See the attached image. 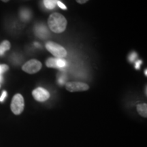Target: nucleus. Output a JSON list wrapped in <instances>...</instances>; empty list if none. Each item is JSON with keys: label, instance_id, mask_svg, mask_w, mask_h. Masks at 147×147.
Returning a JSON list of instances; mask_svg holds the SVG:
<instances>
[{"label": "nucleus", "instance_id": "obj_11", "mask_svg": "<svg viewBox=\"0 0 147 147\" xmlns=\"http://www.w3.org/2000/svg\"><path fill=\"white\" fill-rule=\"evenodd\" d=\"M45 7L49 10L54 9L57 5V0H43Z\"/></svg>", "mask_w": 147, "mask_h": 147}, {"label": "nucleus", "instance_id": "obj_17", "mask_svg": "<svg viewBox=\"0 0 147 147\" xmlns=\"http://www.w3.org/2000/svg\"><path fill=\"white\" fill-rule=\"evenodd\" d=\"M136 56H137L136 54L135 53H132V54L129 56V60L131 61H134V59H135V58L136 57Z\"/></svg>", "mask_w": 147, "mask_h": 147}, {"label": "nucleus", "instance_id": "obj_14", "mask_svg": "<svg viewBox=\"0 0 147 147\" xmlns=\"http://www.w3.org/2000/svg\"><path fill=\"white\" fill-rule=\"evenodd\" d=\"M57 64L58 69H62L65 67V65H67V63H66V61L63 59L57 58Z\"/></svg>", "mask_w": 147, "mask_h": 147}, {"label": "nucleus", "instance_id": "obj_15", "mask_svg": "<svg viewBox=\"0 0 147 147\" xmlns=\"http://www.w3.org/2000/svg\"><path fill=\"white\" fill-rule=\"evenodd\" d=\"M7 97V92L5 91H3L1 93V97H0V102H3L5 100V97Z\"/></svg>", "mask_w": 147, "mask_h": 147}, {"label": "nucleus", "instance_id": "obj_16", "mask_svg": "<svg viewBox=\"0 0 147 147\" xmlns=\"http://www.w3.org/2000/svg\"><path fill=\"white\" fill-rule=\"evenodd\" d=\"M57 5H59V6L61 8L63 9V10H66V9H67V8H66V6H65V5H64L63 3H61V1H58V0H57Z\"/></svg>", "mask_w": 147, "mask_h": 147}, {"label": "nucleus", "instance_id": "obj_1", "mask_svg": "<svg viewBox=\"0 0 147 147\" xmlns=\"http://www.w3.org/2000/svg\"><path fill=\"white\" fill-rule=\"evenodd\" d=\"M67 20L65 16L59 13H53L48 19V25L53 32L61 34L65 30L67 27Z\"/></svg>", "mask_w": 147, "mask_h": 147}, {"label": "nucleus", "instance_id": "obj_8", "mask_svg": "<svg viewBox=\"0 0 147 147\" xmlns=\"http://www.w3.org/2000/svg\"><path fill=\"white\" fill-rule=\"evenodd\" d=\"M10 43L8 40H4L0 44V56H2L4 55L5 51L10 50Z\"/></svg>", "mask_w": 147, "mask_h": 147}, {"label": "nucleus", "instance_id": "obj_7", "mask_svg": "<svg viewBox=\"0 0 147 147\" xmlns=\"http://www.w3.org/2000/svg\"><path fill=\"white\" fill-rule=\"evenodd\" d=\"M137 111L138 114L142 117H147V104L145 103L140 104L137 106Z\"/></svg>", "mask_w": 147, "mask_h": 147}, {"label": "nucleus", "instance_id": "obj_9", "mask_svg": "<svg viewBox=\"0 0 147 147\" xmlns=\"http://www.w3.org/2000/svg\"><path fill=\"white\" fill-rule=\"evenodd\" d=\"M35 33L39 37H45L48 34V30L43 26H37L35 28Z\"/></svg>", "mask_w": 147, "mask_h": 147}, {"label": "nucleus", "instance_id": "obj_18", "mask_svg": "<svg viewBox=\"0 0 147 147\" xmlns=\"http://www.w3.org/2000/svg\"><path fill=\"white\" fill-rule=\"evenodd\" d=\"M76 1L78 3H80V4H83V3H85L87 1H89V0H76Z\"/></svg>", "mask_w": 147, "mask_h": 147}, {"label": "nucleus", "instance_id": "obj_20", "mask_svg": "<svg viewBox=\"0 0 147 147\" xmlns=\"http://www.w3.org/2000/svg\"><path fill=\"white\" fill-rule=\"evenodd\" d=\"M1 1H3V2H7V1H8L9 0H1Z\"/></svg>", "mask_w": 147, "mask_h": 147}, {"label": "nucleus", "instance_id": "obj_5", "mask_svg": "<svg viewBox=\"0 0 147 147\" xmlns=\"http://www.w3.org/2000/svg\"><path fill=\"white\" fill-rule=\"evenodd\" d=\"M65 88L69 92H79L87 91L89 89L87 84L81 82H68L65 84Z\"/></svg>", "mask_w": 147, "mask_h": 147}, {"label": "nucleus", "instance_id": "obj_19", "mask_svg": "<svg viewBox=\"0 0 147 147\" xmlns=\"http://www.w3.org/2000/svg\"><path fill=\"white\" fill-rule=\"evenodd\" d=\"M141 64V61H137L136 63V68L137 69L140 68V65Z\"/></svg>", "mask_w": 147, "mask_h": 147}, {"label": "nucleus", "instance_id": "obj_22", "mask_svg": "<svg viewBox=\"0 0 147 147\" xmlns=\"http://www.w3.org/2000/svg\"><path fill=\"white\" fill-rule=\"evenodd\" d=\"M0 88H1V84H0Z\"/></svg>", "mask_w": 147, "mask_h": 147}, {"label": "nucleus", "instance_id": "obj_4", "mask_svg": "<svg viewBox=\"0 0 147 147\" xmlns=\"http://www.w3.org/2000/svg\"><path fill=\"white\" fill-rule=\"evenodd\" d=\"M42 68L41 62L36 59H31L26 62L22 67V69L25 72L33 74L39 71Z\"/></svg>", "mask_w": 147, "mask_h": 147}, {"label": "nucleus", "instance_id": "obj_13", "mask_svg": "<svg viewBox=\"0 0 147 147\" xmlns=\"http://www.w3.org/2000/svg\"><path fill=\"white\" fill-rule=\"evenodd\" d=\"M9 69V67L5 64H3V65H0V84L2 82L3 77L2 74L6 71H8Z\"/></svg>", "mask_w": 147, "mask_h": 147}, {"label": "nucleus", "instance_id": "obj_3", "mask_svg": "<svg viewBox=\"0 0 147 147\" xmlns=\"http://www.w3.org/2000/svg\"><path fill=\"white\" fill-rule=\"evenodd\" d=\"M25 107V102L22 95L17 93L13 97L11 102L10 108L14 115H19L23 113Z\"/></svg>", "mask_w": 147, "mask_h": 147}, {"label": "nucleus", "instance_id": "obj_2", "mask_svg": "<svg viewBox=\"0 0 147 147\" xmlns=\"http://www.w3.org/2000/svg\"><path fill=\"white\" fill-rule=\"evenodd\" d=\"M46 48L51 54L57 58L63 59L67 56V51L63 47L54 42H48L46 44Z\"/></svg>", "mask_w": 147, "mask_h": 147}, {"label": "nucleus", "instance_id": "obj_6", "mask_svg": "<svg viewBox=\"0 0 147 147\" xmlns=\"http://www.w3.org/2000/svg\"><path fill=\"white\" fill-rule=\"evenodd\" d=\"M32 95L36 101L43 102L49 100L50 97L49 92L42 87H38L32 91Z\"/></svg>", "mask_w": 147, "mask_h": 147}, {"label": "nucleus", "instance_id": "obj_12", "mask_svg": "<svg viewBox=\"0 0 147 147\" xmlns=\"http://www.w3.org/2000/svg\"><path fill=\"white\" fill-rule=\"evenodd\" d=\"M46 65L48 67H51V68L58 69L57 64V58L48 59L47 61H46Z\"/></svg>", "mask_w": 147, "mask_h": 147}, {"label": "nucleus", "instance_id": "obj_10", "mask_svg": "<svg viewBox=\"0 0 147 147\" xmlns=\"http://www.w3.org/2000/svg\"><path fill=\"white\" fill-rule=\"evenodd\" d=\"M20 16H21V19L23 20V21H28L31 17L30 11L27 8L22 9L21 12H20Z\"/></svg>", "mask_w": 147, "mask_h": 147}, {"label": "nucleus", "instance_id": "obj_21", "mask_svg": "<svg viewBox=\"0 0 147 147\" xmlns=\"http://www.w3.org/2000/svg\"><path fill=\"white\" fill-rule=\"evenodd\" d=\"M146 71H147L146 69H145V71H144V73H145V76H147V74H146Z\"/></svg>", "mask_w": 147, "mask_h": 147}]
</instances>
